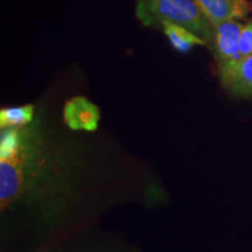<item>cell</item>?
Masks as SVG:
<instances>
[{
  "mask_svg": "<svg viewBox=\"0 0 252 252\" xmlns=\"http://www.w3.org/2000/svg\"><path fill=\"white\" fill-rule=\"evenodd\" d=\"M137 15L144 25L175 24L210 42L214 28L195 0H138Z\"/></svg>",
  "mask_w": 252,
  "mask_h": 252,
  "instance_id": "6da1fadb",
  "label": "cell"
},
{
  "mask_svg": "<svg viewBox=\"0 0 252 252\" xmlns=\"http://www.w3.org/2000/svg\"><path fill=\"white\" fill-rule=\"evenodd\" d=\"M35 152L24 132L21 145L7 158H0V201L5 209L26 193L35 176Z\"/></svg>",
  "mask_w": 252,
  "mask_h": 252,
  "instance_id": "7a4b0ae2",
  "label": "cell"
},
{
  "mask_svg": "<svg viewBox=\"0 0 252 252\" xmlns=\"http://www.w3.org/2000/svg\"><path fill=\"white\" fill-rule=\"evenodd\" d=\"M220 80L229 93L252 97V55L220 64Z\"/></svg>",
  "mask_w": 252,
  "mask_h": 252,
  "instance_id": "3957f363",
  "label": "cell"
},
{
  "mask_svg": "<svg viewBox=\"0 0 252 252\" xmlns=\"http://www.w3.org/2000/svg\"><path fill=\"white\" fill-rule=\"evenodd\" d=\"M63 119L71 130L93 132L98 127L99 110L86 97L77 96L65 103Z\"/></svg>",
  "mask_w": 252,
  "mask_h": 252,
  "instance_id": "277c9868",
  "label": "cell"
},
{
  "mask_svg": "<svg viewBox=\"0 0 252 252\" xmlns=\"http://www.w3.org/2000/svg\"><path fill=\"white\" fill-rule=\"evenodd\" d=\"M212 27L231 20H241L250 11L248 0H195Z\"/></svg>",
  "mask_w": 252,
  "mask_h": 252,
  "instance_id": "5b68a950",
  "label": "cell"
},
{
  "mask_svg": "<svg viewBox=\"0 0 252 252\" xmlns=\"http://www.w3.org/2000/svg\"><path fill=\"white\" fill-rule=\"evenodd\" d=\"M243 26L238 20H231L214 27V49L220 64L238 59L239 37Z\"/></svg>",
  "mask_w": 252,
  "mask_h": 252,
  "instance_id": "8992f818",
  "label": "cell"
},
{
  "mask_svg": "<svg viewBox=\"0 0 252 252\" xmlns=\"http://www.w3.org/2000/svg\"><path fill=\"white\" fill-rule=\"evenodd\" d=\"M163 32L173 48L180 53H187L196 46H204L206 41L187 28L175 24H163Z\"/></svg>",
  "mask_w": 252,
  "mask_h": 252,
  "instance_id": "52a82bcc",
  "label": "cell"
},
{
  "mask_svg": "<svg viewBox=\"0 0 252 252\" xmlns=\"http://www.w3.org/2000/svg\"><path fill=\"white\" fill-rule=\"evenodd\" d=\"M34 116V106L28 104L17 108H6L0 111V126L6 128H18L30 124Z\"/></svg>",
  "mask_w": 252,
  "mask_h": 252,
  "instance_id": "ba28073f",
  "label": "cell"
},
{
  "mask_svg": "<svg viewBox=\"0 0 252 252\" xmlns=\"http://www.w3.org/2000/svg\"><path fill=\"white\" fill-rule=\"evenodd\" d=\"M252 55V23L244 25L239 37V58Z\"/></svg>",
  "mask_w": 252,
  "mask_h": 252,
  "instance_id": "9c48e42d",
  "label": "cell"
}]
</instances>
